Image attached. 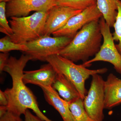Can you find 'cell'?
<instances>
[{
    "instance_id": "cell-9",
    "label": "cell",
    "mask_w": 121,
    "mask_h": 121,
    "mask_svg": "<svg viewBox=\"0 0 121 121\" xmlns=\"http://www.w3.org/2000/svg\"><path fill=\"white\" fill-rule=\"evenodd\" d=\"M58 0H11L7 2V17H25L32 11L48 12L56 5Z\"/></svg>"
},
{
    "instance_id": "cell-2",
    "label": "cell",
    "mask_w": 121,
    "mask_h": 121,
    "mask_svg": "<svg viewBox=\"0 0 121 121\" xmlns=\"http://www.w3.org/2000/svg\"><path fill=\"white\" fill-rule=\"evenodd\" d=\"M99 20L83 26L58 55L74 63L86 62L90 57L95 56L100 50L103 40Z\"/></svg>"
},
{
    "instance_id": "cell-5",
    "label": "cell",
    "mask_w": 121,
    "mask_h": 121,
    "mask_svg": "<svg viewBox=\"0 0 121 121\" xmlns=\"http://www.w3.org/2000/svg\"><path fill=\"white\" fill-rule=\"evenodd\" d=\"M72 38L66 36L51 37L42 35L39 38L26 43L28 48L25 52L31 60L46 61L48 56L58 55L60 52L70 43Z\"/></svg>"
},
{
    "instance_id": "cell-16",
    "label": "cell",
    "mask_w": 121,
    "mask_h": 121,
    "mask_svg": "<svg viewBox=\"0 0 121 121\" xmlns=\"http://www.w3.org/2000/svg\"><path fill=\"white\" fill-rule=\"evenodd\" d=\"M69 106L73 121H95L87 113L81 98L69 103Z\"/></svg>"
},
{
    "instance_id": "cell-7",
    "label": "cell",
    "mask_w": 121,
    "mask_h": 121,
    "mask_svg": "<svg viewBox=\"0 0 121 121\" xmlns=\"http://www.w3.org/2000/svg\"><path fill=\"white\" fill-rule=\"evenodd\" d=\"M92 80L87 95L83 99L85 110L95 121H103L105 103V80L99 74L91 76Z\"/></svg>"
},
{
    "instance_id": "cell-19",
    "label": "cell",
    "mask_w": 121,
    "mask_h": 121,
    "mask_svg": "<svg viewBox=\"0 0 121 121\" xmlns=\"http://www.w3.org/2000/svg\"><path fill=\"white\" fill-rule=\"evenodd\" d=\"M117 15L113 26L114 31L112 35L114 41L118 42L115 45L121 55V0H117Z\"/></svg>"
},
{
    "instance_id": "cell-15",
    "label": "cell",
    "mask_w": 121,
    "mask_h": 121,
    "mask_svg": "<svg viewBox=\"0 0 121 121\" xmlns=\"http://www.w3.org/2000/svg\"><path fill=\"white\" fill-rule=\"evenodd\" d=\"M117 0H96L97 6L106 22L111 27L113 26L117 15Z\"/></svg>"
},
{
    "instance_id": "cell-26",
    "label": "cell",
    "mask_w": 121,
    "mask_h": 121,
    "mask_svg": "<svg viewBox=\"0 0 121 121\" xmlns=\"http://www.w3.org/2000/svg\"><path fill=\"white\" fill-rule=\"evenodd\" d=\"M11 0H0V2H4L7 3Z\"/></svg>"
},
{
    "instance_id": "cell-4",
    "label": "cell",
    "mask_w": 121,
    "mask_h": 121,
    "mask_svg": "<svg viewBox=\"0 0 121 121\" xmlns=\"http://www.w3.org/2000/svg\"><path fill=\"white\" fill-rule=\"evenodd\" d=\"M48 12H36L25 17H12L9 20L12 30L11 41L15 43L26 44L43 35Z\"/></svg>"
},
{
    "instance_id": "cell-1",
    "label": "cell",
    "mask_w": 121,
    "mask_h": 121,
    "mask_svg": "<svg viewBox=\"0 0 121 121\" xmlns=\"http://www.w3.org/2000/svg\"><path fill=\"white\" fill-rule=\"evenodd\" d=\"M31 60L30 56L26 54H23L18 59L11 56L4 68V71L10 75L12 80V88L4 91L8 101V111L21 116L30 109L43 121H52L41 112L35 95L23 82L24 69Z\"/></svg>"
},
{
    "instance_id": "cell-12",
    "label": "cell",
    "mask_w": 121,
    "mask_h": 121,
    "mask_svg": "<svg viewBox=\"0 0 121 121\" xmlns=\"http://www.w3.org/2000/svg\"><path fill=\"white\" fill-rule=\"evenodd\" d=\"M104 108L112 109L121 104V79L112 73L104 83Z\"/></svg>"
},
{
    "instance_id": "cell-10",
    "label": "cell",
    "mask_w": 121,
    "mask_h": 121,
    "mask_svg": "<svg viewBox=\"0 0 121 121\" xmlns=\"http://www.w3.org/2000/svg\"><path fill=\"white\" fill-rule=\"evenodd\" d=\"M82 11L56 5L48 11L43 35H49L62 28L72 17Z\"/></svg>"
},
{
    "instance_id": "cell-13",
    "label": "cell",
    "mask_w": 121,
    "mask_h": 121,
    "mask_svg": "<svg viewBox=\"0 0 121 121\" xmlns=\"http://www.w3.org/2000/svg\"><path fill=\"white\" fill-rule=\"evenodd\" d=\"M40 87L47 101L59 112L63 121H73L69 103L60 97L57 91L52 86H43Z\"/></svg>"
},
{
    "instance_id": "cell-14",
    "label": "cell",
    "mask_w": 121,
    "mask_h": 121,
    "mask_svg": "<svg viewBox=\"0 0 121 121\" xmlns=\"http://www.w3.org/2000/svg\"><path fill=\"white\" fill-rule=\"evenodd\" d=\"M52 86L69 104L80 98L79 93L74 85L62 74L57 73Z\"/></svg>"
},
{
    "instance_id": "cell-11",
    "label": "cell",
    "mask_w": 121,
    "mask_h": 121,
    "mask_svg": "<svg viewBox=\"0 0 121 121\" xmlns=\"http://www.w3.org/2000/svg\"><path fill=\"white\" fill-rule=\"evenodd\" d=\"M57 73L49 63L35 70L24 71L22 79L25 84H31L39 87L52 86Z\"/></svg>"
},
{
    "instance_id": "cell-8",
    "label": "cell",
    "mask_w": 121,
    "mask_h": 121,
    "mask_svg": "<svg viewBox=\"0 0 121 121\" xmlns=\"http://www.w3.org/2000/svg\"><path fill=\"white\" fill-rule=\"evenodd\" d=\"M103 16L97 4L89 7L71 17L62 28L53 33L54 37L66 36L73 39L83 26Z\"/></svg>"
},
{
    "instance_id": "cell-20",
    "label": "cell",
    "mask_w": 121,
    "mask_h": 121,
    "mask_svg": "<svg viewBox=\"0 0 121 121\" xmlns=\"http://www.w3.org/2000/svg\"><path fill=\"white\" fill-rule=\"evenodd\" d=\"M6 4L4 2H0V32L10 37L13 32L7 20Z\"/></svg>"
},
{
    "instance_id": "cell-21",
    "label": "cell",
    "mask_w": 121,
    "mask_h": 121,
    "mask_svg": "<svg viewBox=\"0 0 121 121\" xmlns=\"http://www.w3.org/2000/svg\"><path fill=\"white\" fill-rule=\"evenodd\" d=\"M0 121H23L20 116L8 111L3 116L0 117Z\"/></svg>"
},
{
    "instance_id": "cell-17",
    "label": "cell",
    "mask_w": 121,
    "mask_h": 121,
    "mask_svg": "<svg viewBox=\"0 0 121 121\" xmlns=\"http://www.w3.org/2000/svg\"><path fill=\"white\" fill-rule=\"evenodd\" d=\"M96 4V0H58L56 2V5L81 11Z\"/></svg>"
},
{
    "instance_id": "cell-25",
    "label": "cell",
    "mask_w": 121,
    "mask_h": 121,
    "mask_svg": "<svg viewBox=\"0 0 121 121\" xmlns=\"http://www.w3.org/2000/svg\"><path fill=\"white\" fill-rule=\"evenodd\" d=\"M8 111L6 106H0V117L3 116Z\"/></svg>"
},
{
    "instance_id": "cell-3",
    "label": "cell",
    "mask_w": 121,
    "mask_h": 121,
    "mask_svg": "<svg viewBox=\"0 0 121 121\" xmlns=\"http://www.w3.org/2000/svg\"><path fill=\"white\" fill-rule=\"evenodd\" d=\"M46 61L52 65L57 73L65 75L73 84L83 100L87 93L85 87L86 80L90 76L105 73L108 71L106 68L89 69L83 64L77 65L58 54L48 56Z\"/></svg>"
},
{
    "instance_id": "cell-24",
    "label": "cell",
    "mask_w": 121,
    "mask_h": 121,
    "mask_svg": "<svg viewBox=\"0 0 121 121\" xmlns=\"http://www.w3.org/2000/svg\"><path fill=\"white\" fill-rule=\"evenodd\" d=\"M8 104V101L4 91L0 90V106H6Z\"/></svg>"
},
{
    "instance_id": "cell-22",
    "label": "cell",
    "mask_w": 121,
    "mask_h": 121,
    "mask_svg": "<svg viewBox=\"0 0 121 121\" xmlns=\"http://www.w3.org/2000/svg\"><path fill=\"white\" fill-rule=\"evenodd\" d=\"M9 52H1L0 53V72L4 71V69L9 59Z\"/></svg>"
},
{
    "instance_id": "cell-6",
    "label": "cell",
    "mask_w": 121,
    "mask_h": 121,
    "mask_svg": "<svg viewBox=\"0 0 121 121\" xmlns=\"http://www.w3.org/2000/svg\"><path fill=\"white\" fill-rule=\"evenodd\" d=\"M100 30L103 36L102 43L100 50L93 58L82 64L86 67L98 61L110 63L117 73L121 74V55L116 47L109 27L103 17L99 20Z\"/></svg>"
},
{
    "instance_id": "cell-18",
    "label": "cell",
    "mask_w": 121,
    "mask_h": 121,
    "mask_svg": "<svg viewBox=\"0 0 121 121\" xmlns=\"http://www.w3.org/2000/svg\"><path fill=\"white\" fill-rule=\"evenodd\" d=\"M28 50L26 44H20L11 41L10 37L6 35L0 39V51L7 52L17 50L25 52Z\"/></svg>"
},
{
    "instance_id": "cell-23",
    "label": "cell",
    "mask_w": 121,
    "mask_h": 121,
    "mask_svg": "<svg viewBox=\"0 0 121 121\" xmlns=\"http://www.w3.org/2000/svg\"><path fill=\"white\" fill-rule=\"evenodd\" d=\"M24 116V121H43L37 116L33 114L28 109L26 110Z\"/></svg>"
}]
</instances>
